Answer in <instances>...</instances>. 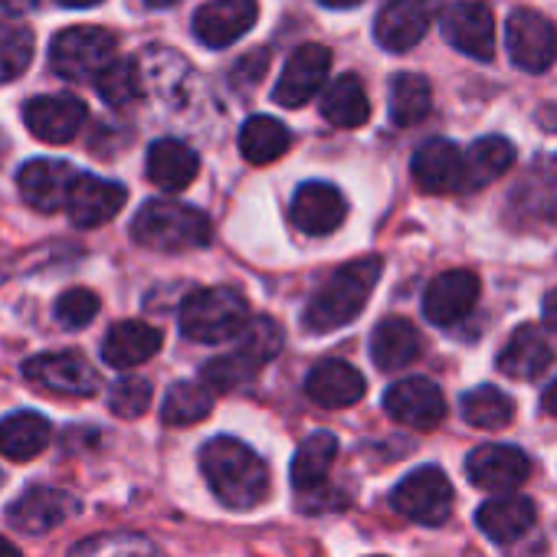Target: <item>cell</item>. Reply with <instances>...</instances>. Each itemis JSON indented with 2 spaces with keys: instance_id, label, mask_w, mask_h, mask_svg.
Returning <instances> with one entry per match:
<instances>
[{
  "instance_id": "cell-1",
  "label": "cell",
  "mask_w": 557,
  "mask_h": 557,
  "mask_svg": "<svg viewBox=\"0 0 557 557\" xmlns=\"http://www.w3.org/2000/svg\"><path fill=\"white\" fill-rule=\"evenodd\" d=\"M200 469L220 505L233 511H249L269 495L265 459L233 436H216L200 449Z\"/></svg>"
},
{
  "instance_id": "cell-2",
  "label": "cell",
  "mask_w": 557,
  "mask_h": 557,
  "mask_svg": "<svg viewBox=\"0 0 557 557\" xmlns=\"http://www.w3.org/2000/svg\"><path fill=\"white\" fill-rule=\"evenodd\" d=\"M381 272H384L381 256H364V259L338 265L319 286V293L306 302V312H302L306 332L329 335V332L351 325L364 312Z\"/></svg>"
},
{
  "instance_id": "cell-3",
  "label": "cell",
  "mask_w": 557,
  "mask_h": 557,
  "mask_svg": "<svg viewBox=\"0 0 557 557\" xmlns=\"http://www.w3.org/2000/svg\"><path fill=\"white\" fill-rule=\"evenodd\" d=\"M132 239L161 252L203 249L213 239V223L203 210L177 200H148L132 220Z\"/></svg>"
},
{
  "instance_id": "cell-4",
  "label": "cell",
  "mask_w": 557,
  "mask_h": 557,
  "mask_svg": "<svg viewBox=\"0 0 557 557\" xmlns=\"http://www.w3.org/2000/svg\"><path fill=\"white\" fill-rule=\"evenodd\" d=\"M249 325V302L233 286L190 293L181 306V332L200 345H223L239 338Z\"/></svg>"
},
{
  "instance_id": "cell-5",
  "label": "cell",
  "mask_w": 557,
  "mask_h": 557,
  "mask_svg": "<svg viewBox=\"0 0 557 557\" xmlns=\"http://www.w3.org/2000/svg\"><path fill=\"white\" fill-rule=\"evenodd\" d=\"M115 60V34L106 27H70L53 37L50 66L70 83H92Z\"/></svg>"
},
{
  "instance_id": "cell-6",
  "label": "cell",
  "mask_w": 557,
  "mask_h": 557,
  "mask_svg": "<svg viewBox=\"0 0 557 557\" xmlns=\"http://www.w3.org/2000/svg\"><path fill=\"white\" fill-rule=\"evenodd\" d=\"M391 505L397 515L436 528L453 511V485L440 466H420L397 482V488L391 492Z\"/></svg>"
},
{
  "instance_id": "cell-7",
  "label": "cell",
  "mask_w": 557,
  "mask_h": 557,
  "mask_svg": "<svg viewBox=\"0 0 557 557\" xmlns=\"http://www.w3.org/2000/svg\"><path fill=\"white\" fill-rule=\"evenodd\" d=\"M505 37H508V57L518 70L544 73L557 63V27L544 14L528 8L511 11Z\"/></svg>"
},
{
  "instance_id": "cell-8",
  "label": "cell",
  "mask_w": 557,
  "mask_h": 557,
  "mask_svg": "<svg viewBox=\"0 0 557 557\" xmlns=\"http://www.w3.org/2000/svg\"><path fill=\"white\" fill-rule=\"evenodd\" d=\"M443 11V0H387L374 21V40L387 53L413 50Z\"/></svg>"
},
{
  "instance_id": "cell-9",
  "label": "cell",
  "mask_w": 557,
  "mask_h": 557,
  "mask_svg": "<svg viewBox=\"0 0 557 557\" xmlns=\"http://www.w3.org/2000/svg\"><path fill=\"white\" fill-rule=\"evenodd\" d=\"M443 40L469 60L492 63L495 57V17L479 0H459L440 17Z\"/></svg>"
},
{
  "instance_id": "cell-10",
  "label": "cell",
  "mask_w": 557,
  "mask_h": 557,
  "mask_svg": "<svg viewBox=\"0 0 557 557\" xmlns=\"http://www.w3.org/2000/svg\"><path fill=\"white\" fill-rule=\"evenodd\" d=\"M24 377L50 394L92 397L99 391V374L79 351H50L24 361Z\"/></svg>"
},
{
  "instance_id": "cell-11",
  "label": "cell",
  "mask_w": 557,
  "mask_h": 557,
  "mask_svg": "<svg viewBox=\"0 0 557 557\" xmlns=\"http://www.w3.org/2000/svg\"><path fill=\"white\" fill-rule=\"evenodd\" d=\"M329 70H332V50L322 47V44H302L289 57L283 76H278V83L272 89V99L278 106H286V109H302L306 102H312L322 92V86L329 79Z\"/></svg>"
},
{
  "instance_id": "cell-12",
  "label": "cell",
  "mask_w": 557,
  "mask_h": 557,
  "mask_svg": "<svg viewBox=\"0 0 557 557\" xmlns=\"http://www.w3.org/2000/svg\"><path fill=\"white\" fill-rule=\"evenodd\" d=\"M83 511V502L63 488L34 485L8 508V524L24 534H47Z\"/></svg>"
},
{
  "instance_id": "cell-13",
  "label": "cell",
  "mask_w": 557,
  "mask_h": 557,
  "mask_svg": "<svg viewBox=\"0 0 557 557\" xmlns=\"http://www.w3.org/2000/svg\"><path fill=\"white\" fill-rule=\"evenodd\" d=\"M384 410L391 420L413 430H436L446 420V397L426 377H404L384 394Z\"/></svg>"
},
{
  "instance_id": "cell-14",
  "label": "cell",
  "mask_w": 557,
  "mask_h": 557,
  "mask_svg": "<svg viewBox=\"0 0 557 557\" xmlns=\"http://www.w3.org/2000/svg\"><path fill=\"white\" fill-rule=\"evenodd\" d=\"M289 216H293V226L299 233H306V236H329V233H335L345 223L348 200L329 181H306L293 194Z\"/></svg>"
},
{
  "instance_id": "cell-15",
  "label": "cell",
  "mask_w": 557,
  "mask_h": 557,
  "mask_svg": "<svg viewBox=\"0 0 557 557\" xmlns=\"http://www.w3.org/2000/svg\"><path fill=\"white\" fill-rule=\"evenodd\" d=\"M466 475L472 485L485 492H511L528 482L531 475V459L518 446L505 443H485L475 446L466 459Z\"/></svg>"
},
{
  "instance_id": "cell-16",
  "label": "cell",
  "mask_w": 557,
  "mask_h": 557,
  "mask_svg": "<svg viewBox=\"0 0 557 557\" xmlns=\"http://www.w3.org/2000/svg\"><path fill=\"white\" fill-rule=\"evenodd\" d=\"M475 302H479V275L469 269H449L426 286L423 315L433 325L449 329V325H459L462 319H469Z\"/></svg>"
},
{
  "instance_id": "cell-17",
  "label": "cell",
  "mask_w": 557,
  "mask_h": 557,
  "mask_svg": "<svg viewBox=\"0 0 557 557\" xmlns=\"http://www.w3.org/2000/svg\"><path fill=\"white\" fill-rule=\"evenodd\" d=\"M86 102L76 96H37L24 106V125L30 135H37L47 145H66L73 141L86 125Z\"/></svg>"
},
{
  "instance_id": "cell-18",
  "label": "cell",
  "mask_w": 557,
  "mask_h": 557,
  "mask_svg": "<svg viewBox=\"0 0 557 557\" xmlns=\"http://www.w3.org/2000/svg\"><path fill=\"white\" fill-rule=\"evenodd\" d=\"M259 21V4L256 0H210L194 14V37L210 47L223 50L246 37Z\"/></svg>"
},
{
  "instance_id": "cell-19",
  "label": "cell",
  "mask_w": 557,
  "mask_h": 557,
  "mask_svg": "<svg viewBox=\"0 0 557 557\" xmlns=\"http://www.w3.org/2000/svg\"><path fill=\"white\" fill-rule=\"evenodd\" d=\"M413 181L426 194H459L466 190V158L446 138H430L413 154Z\"/></svg>"
},
{
  "instance_id": "cell-20",
  "label": "cell",
  "mask_w": 557,
  "mask_h": 557,
  "mask_svg": "<svg viewBox=\"0 0 557 557\" xmlns=\"http://www.w3.org/2000/svg\"><path fill=\"white\" fill-rule=\"evenodd\" d=\"M79 177V171L66 161H57V158H34L21 168L17 174V187H21V197L40 210V213H57L60 207H66V197H70V187L73 181Z\"/></svg>"
},
{
  "instance_id": "cell-21",
  "label": "cell",
  "mask_w": 557,
  "mask_h": 557,
  "mask_svg": "<svg viewBox=\"0 0 557 557\" xmlns=\"http://www.w3.org/2000/svg\"><path fill=\"white\" fill-rule=\"evenodd\" d=\"M128 200V190L119 184V181H106V177H96V174H79L70 187V197H66V210H70V220L83 230H92V226H102L109 223Z\"/></svg>"
},
{
  "instance_id": "cell-22",
  "label": "cell",
  "mask_w": 557,
  "mask_h": 557,
  "mask_svg": "<svg viewBox=\"0 0 557 557\" xmlns=\"http://www.w3.org/2000/svg\"><path fill=\"white\" fill-rule=\"evenodd\" d=\"M368 391V381L364 374L348 364V361H338V358H329V361H319L309 377H306V394L319 404V407H329V410H342V407H355Z\"/></svg>"
},
{
  "instance_id": "cell-23",
  "label": "cell",
  "mask_w": 557,
  "mask_h": 557,
  "mask_svg": "<svg viewBox=\"0 0 557 557\" xmlns=\"http://www.w3.org/2000/svg\"><path fill=\"white\" fill-rule=\"evenodd\" d=\"M161 345H164L161 329L128 319V322H119L109 329V335L102 342V358L115 371H132V368L151 361L161 351Z\"/></svg>"
},
{
  "instance_id": "cell-24",
  "label": "cell",
  "mask_w": 557,
  "mask_h": 557,
  "mask_svg": "<svg viewBox=\"0 0 557 557\" xmlns=\"http://www.w3.org/2000/svg\"><path fill=\"white\" fill-rule=\"evenodd\" d=\"M498 371L515 381H537L554 364V345L537 325H521L498 351Z\"/></svg>"
},
{
  "instance_id": "cell-25",
  "label": "cell",
  "mask_w": 557,
  "mask_h": 557,
  "mask_svg": "<svg viewBox=\"0 0 557 557\" xmlns=\"http://www.w3.org/2000/svg\"><path fill=\"white\" fill-rule=\"evenodd\" d=\"M145 171L154 187L177 194V190L190 187L194 177L200 174V154L177 138H161L148 148Z\"/></svg>"
},
{
  "instance_id": "cell-26",
  "label": "cell",
  "mask_w": 557,
  "mask_h": 557,
  "mask_svg": "<svg viewBox=\"0 0 557 557\" xmlns=\"http://www.w3.org/2000/svg\"><path fill=\"white\" fill-rule=\"evenodd\" d=\"M534 518H537L534 502L524 495H498V498L482 502L475 511V524L495 544H511L524 537L534 528Z\"/></svg>"
},
{
  "instance_id": "cell-27",
  "label": "cell",
  "mask_w": 557,
  "mask_h": 557,
  "mask_svg": "<svg viewBox=\"0 0 557 557\" xmlns=\"http://www.w3.org/2000/svg\"><path fill=\"white\" fill-rule=\"evenodd\" d=\"M423 351V335L417 332L413 322L391 315L384 322H377V329L371 332V361L381 371H400L407 364H413Z\"/></svg>"
},
{
  "instance_id": "cell-28",
  "label": "cell",
  "mask_w": 557,
  "mask_h": 557,
  "mask_svg": "<svg viewBox=\"0 0 557 557\" xmlns=\"http://www.w3.org/2000/svg\"><path fill=\"white\" fill-rule=\"evenodd\" d=\"M135 70H138L141 96L151 92V96H164V99L177 102L190 83V66L181 60V53H174L168 47H148L135 60Z\"/></svg>"
},
{
  "instance_id": "cell-29",
  "label": "cell",
  "mask_w": 557,
  "mask_h": 557,
  "mask_svg": "<svg viewBox=\"0 0 557 557\" xmlns=\"http://www.w3.org/2000/svg\"><path fill=\"white\" fill-rule=\"evenodd\" d=\"M53 440V426L44 413L34 410H17L0 420V456L14 462L37 459Z\"/></svg>"
},
{
  "instance_id": "cell-30",
  "label": "cell",
  "mask_w": 557,
  "mask_h": 557,
  "mask_svg": "<svg viewBox=\"0 0 557 557\" xmlns=\"http://www.w3.org/2000/svg\"><path fill=\"white\" fill-rule=\"evenodd\" d=\"M335 459H338V436H335V433L319 430V433L306 436L302 446L296 449L293 466H289L293 485H296L302 495H306V492H319V488L325 485V479H329Z\"/></svg>"
},
{
  "instance_id": "cell-31",
  "label": "cell",
  "mask_w": 557,
  "mask_h": 557,
  "mask_svg": "<svg viewBox=\"0 0 557 557\" xmlns=\"http://www.w3.org/2000/svg\"><path fill=\"white\" fill-rule=\"evenodd\" d=\"M325 122H332L335 128H361L371 119V99L364 92V83L351 73L338 76L319 102Z\"/></svg>"
},
{
  "instance_id": "cell-32",
  "label": "cell",
  "mask_w": 557,
  "mask_h": 557,
  "mask_svg": "<svg viewBox=\"0 0 557 557\" xmlns=\"http://www.w3.org/2000/svg\"><path fill=\"white\" fill-rule=\"evenodd\" d=\"M293 148L289 128L272 115H252L239 128V151L249 164H272Z\"/></svg>"
},
{
  "instance_id": "cell-33",
  "label": "cell",
  "mask_w": 557,
  "mask_h": 557,
  "mask_svg": "<svg viewBox=\"0 0 557 557\" xmlns=\"http://www.w3.org/2000/svg\"><path fill=\"white\" fill-rule=\"evenodd\" d=\"M462 158H466V190H479L511 171L515 148L508 138L488 135V138H479L469 151H462Z\"/></svg>"
},
{
  "instance_id": "cell-34",
  "label": "cell",
  "mask_w": 557,
  "mask_h": 557,
  "mask_svg": "<svg viewBox=\"0 0 557 557\" xmlns=\"http://www.w3.org/2000/svg\"><path fill=\"white\" fill-rule=\"evenodd\" d=\"M286 345V332L275 319L269 315H259V319H249V325L243 329L239 335V345L230 351L249 374H259L262 364H269L278 351Z\"/></svg>"
},
{
  "instance_id": "cell-35",
  "label": "cell",
  "mask_w": 557,
  "mask_h": 557,
  "mask_svg": "<svg viewBox=\"0 0 557 557\" xmlns=\"http://www.w3.org/2000/svg\"><path fill=\"white\" fill-rule=\"evenodd\" d=\"M433 109V89L420 73H400L391 79V122L400 128L420 125Z\"/></svg>"
},
{
  "instance_id": "cell-36",
  "label": "cell",
  "mask_w": 557,
  "mask_h": 557,
  "mask_svg": "<svg viewBox=\"0 0 557 557\" xmlns=\"http://www.w3.org/2000/svg\"><path fill=\"white\" fill-rule=\"evenodd\" d=\"M213 400H216V394L207 391L203 384L177 381V384H171L168 394H164L161 420H164L168 426H194V423H200L203 417H210Z\"/></svg>"
},
{
  "instance_id": "cell-37",
  "label": "cell",
  "mask_w": 557,
  "mask_h": 557,
  "mask_svg": "<svg viewBox=\"0 0 557 557\" xmlns=\"http://www.w3.org/2000/svg\"><path fill=\"white\" fill-rule=\"evenodd\" d=\"M70 557H164V550L135 531H109V534H92L73 544Z\"/></svg>"
},
{
  "instance_id": "cell-38",
  "label": "cell",
  "mask_w": 557,
  "mask_h": 557,
  "mask_svg": "<svg viewBox=\"0 0 557 557\" xmlns=\"http://www.w3.org/2000/svg\"><path fill=\"white\" fill-rule=\"evenodd\" d=\"M34 63V30L21 21L0 17V86L21 79Z\"/></svg>"
},
{
  "instance_id": "cell-39",
  "label": "cell",
  "mask_w": 557,
  "mask_h": 557,
  "mask_svg": "<svg viewBox=\"0 0 557 557\" xmlns=\"http://www.w3.org/2000/svg\"><path fill=\"white\" fill-rule=\"evenodd\" d=\"M462 420L475 430H502L515 417V404L498 387H475L462 397Z\"/></svg>"
},
{
  "instance_id": "cell-40",
  "label": "cell",
  "mask_w": 557,
  "mask_h": 557,
  "mask_svg": "<svg viewBox=\"0 0 557 557\" xmlns=\"http://www.w3.org/2000/svg\"><path fill=\"white\" fill-rule=\"evenodd\" d=\"M96 92L102 96V102L122 109L128 102H135L141 96V83H138V70H135V60L128 57H115L96 79H92Z\"/></svg>"
},
{
  "instance_id": "cell-41",
  "label": "cell",
  "mask_w": 557,
  "mask_h": 557,
  "mask_svg": "<svg viewBox=\"0 0 557 557\" xmlns=\"http://www.w3.org/2000/svg\"><path fill=\"white\" fill-rule=\"evenodd\" d=\"M151 397H154L151 384L145 377H138V374H128V377H122V381H115L109 387V410L115 417H122V420H135V417L148 413Z\"/></svg>"
},
{
  "instance_id": "cell-42",
  "label": "cell",
  "mask_w": 557,
  "mask_h": 557,
  "mask_svg": "<svg viewBox=\"0 0 557 557\" xmlns=\"http://www.w3.org/2000/svg\"><path fill=\"white\" fill-rule=\"evenodd\" d=\"M53 312H57V322L66 332H79V329H86L99 315V296L89 293V289H66L57 299V309Z\"/></svg>"
},
{
  "instance_id": "cell-43",
  "label": "cell",
  "mask_w": 557,
  "mask_h": 557,
  "mask_svg": "<svg viewBox=\"0 0 557 557\" xmlns=\"http://www.w3.org/2000/svg\"><path fill=\"white\" fill-rule=\"evenodd\" d=\"M265 66H269V50H252V53H246V57L233 66L230 83H233L236 89H252V86L265 76Z\"/></svg>"
},
{
  "instance_id": "cell-44",
  "label": "cell",
  "mask_w": 557,
  "mask_h": 557,
  "mask_svg": "<svg viewBox=\"0 0 557 557\" xmlns=\"http://www.w3.org/2000/svg\"><path fill=\"white\" fill-rule=\"evenodd\" d=\"M40 8V0H0V14L4 17H24V14H30V11H37Z\"/></svg>"
},
{
  "instance_id": "cell-45",
  "label": "cell",
  "mask_w": 557,
  "mask_h": 557,
  "mask_svg": "<svg viewBox=\"0 0 557 557\" xmlns=\"http://www.w3.org/2000/svg\"><path fill=\"white\" fill-rule=\"evenodd\" d=\"M541 315H544V325L557 332V289H550L544 296V306H541Z\"/></svg>"
},
{
  "instance_id": "cell-46",
  "label": "cell",
  "mask_w": 557,
  "mask_h": 557,
  "mask_svg": "<svg viewBox=\"0 0 557 557\" xmlns=\"http://www.w3.org/2000/svg\"><path fill=\"white\" fill-rule=\"evenodd\" d=\"M544 200H547V203H544V216H547L550 223H557V181L550 184V190L544 194Z\"/></svg>"
},
{
  "instance_id": "cell-47",
  "label": "cell",
  "mask_w": 557,
  "mask_h": 557,
  "mask_svg": "<svg viewBox=\"0 0 557 557\" xmlns=\"http://www.w3.org/2000/svg\"><path fill=\"white\" fill-rule=\"evenodd\" d=\"M541 407H544V413H550V417H557V381L544 391V397H541Z\"/></svg>"
},
{
  "instance_id": "cell-48",
  "label": "cell",
  "mask_w": 557,
  "mask_h": 557,
  "mask_svg": "<svg viewBox=\"0 0 557 557\" xmlns=\"http://www.w3.org/2000/svg\"><path fill=\"white\" fill-rule=\"evenodd\" d=\"M319 4H325V8H335V11H348V8H358L361 0H319Z\"/></svg>"
},
{
  "instance_id": "cell-49",
  "label": "cell",
  "mask_w": 557,
  "mask_h": 557,
  "mask_svg": "<svg viewBox=\"0 0 557 557\" xmlns=\"http://www.w3.org/2000/svg\"><path fill=\"white\" fill-rule=\"evenodd\" d=\"M0 557H24V554L17 550V544H11L8 537H0Z\"/></svg>"
},
{
  "instance_id": "cell-50",
  "label": "cell",
  "mask_w": 557,
  "mask_h": 557,
  "mask_svg": "<svg viewBox=\"0 0 557 557\" xmlns=\"http://www.w3.org/2000/svg\"><path fill=\"white\" fill-rule=\"evenodd\" d=\"M63 8H76V11H83V8H96V4H102V0H60Z\"/></svg>"
},
{
  "instance_id": "cell-51",
  "label": "cell",
  "mask_w": 557,
  "mask_h": 557,
  "mask_svg": "<svg viewBox=\"0 0 557 557\" xmlns=\"http://www.w3.org/2000/svg\"><path fill=\"white\" fill-rule=\"evenodd\" d=\"M148 8H171V4H177V0H145Z\"/></svg>"
},
{
  "instance_id": "cell-52",
  "label": "cell",
  "mask_w": 557,
  "mask_h": 557,
  "mask_svg": "<svg viewBox=\"0 0 557 557\" xmlns=\"http://www.w3.org/2000/svg\"><path fill=\"white\" fill-rule=\"evenodd\" d=\"M0 482H4V472H0Z\"/></svg>"
}]
</instances>
